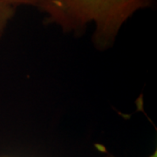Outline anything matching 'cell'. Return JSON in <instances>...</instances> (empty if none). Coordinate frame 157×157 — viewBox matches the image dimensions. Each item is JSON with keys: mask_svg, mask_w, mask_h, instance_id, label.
Segmentation results:
<instances>
[{"mask_svg": "<svg viewBox=\"0 0 157 157\" xmlns=\"http://www.w3.org/2000/svg\"><path fill=\"white\" fill-rule=\"evenodd\" d=\"M105 157H114V156H113V155H107V156H105ZM148 157H157L156 151L154 152V154H152L151 155H150V156H148Z\"/></svg>", "mask_w": 157, "mask_h": 157, "instance_id": "cell-4", "label": "cell"}, {"mask_svg": "<svg viewBox=\"0 0 157 157\" xmlns=\"http://www.w3.org/2000/svg\"><path fill=\"white\" fill-rule=\"evenodd\" d=\"M12 7H17L18 6H36L38 0H0Z\"/></svg>", "mask_w": 157, "mask_h": 157, "instance_id": "cell-3", "label": "cell"}, {"mask_svg": "<svg viewBox=\"0 0 157 157\" xmlns=\"http://www.w3.org/2000/svg\"><path fill=\"white\" fill-rule=\"evenodd\" d=\"M154 0H38L48 24L77 34L94 25V42L99 48L113 45L121 28L136 11L151 6Z\"/></svg>", "mask_w": 157, "mask_h": 157, "instance_id": "cell-1", "label": "cell"}, {"mask_svg": "<svg viewBox=\"0 0 157 157\" xmlns=\"http://www.w3.org/2000/svg\"><path fill=\"white\" fill-rule=\"evenodd\" d=\"M15 13V8L0 1V38L6 31L8 23L10 22Z\"/></svg>", "mask_w": 157, "mask_h": 157, "instance_id": "cell-2", "label": "cell"}]
</instances>
